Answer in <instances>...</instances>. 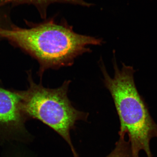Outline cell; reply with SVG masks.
<instances>
[{"label":"cell","instance_id":"6da1fadb","mask_svg":"<svg viewBox=\"0 0 157 157\" xmlns=\"http://www.w3.org/2000/svg\"><path fill=\"white\" fill-rule=\"evenodd\" d=\"M0 37L30 53L41 65V72L70 67L75 59L91 52L89 45H101L102 39L75 33L66 21L53 19L30 29L0 28Z\"/></svg>","mask_w":157,"mask_h":157},{"label":"cell","instance_id":"7a4b0ae2","mask_svg":"<svg viewBox=\"0 0 157 157\" xmlns=\"http://www.w3.org/2000/svg\"><path fill=\"white\" fill-rule=\"evenodd\" d=\"M104 86L110 93L121 122L119 132L126 133L131 145L132 157H140L143 151L153 157L150 142L157 138V124L135 84L132 66L123 63L118 67L115 56L113 59L114 74L109 76L102 59L99 62Z\"/></svg>","mask_w":157,"mask_h":157},{"label":"cell","instance_id":"3957f363","mask_svg":"<svg viewBox=\"0 0 157 157\" xmlns=\"http://www.w3.org/2000/svg\"><path fill=\"white\" fill-rule=\"evenodd\" d=\"M70 82L66 80L55 89L32 83L28 91L20 94L21 106L26 115L41 121L60 135L73 153L76 151L70 132L76 122L86 121L88 113L73 107L68 96Z\"/></svg>","mask_w":157,"mask_h":157},{"label":"cell","instance_id":"277c9868","mask_svg":"<svg viewBox=\"0 0 157 157\" xmlns=\"http://www.w3.org/2000/svg\"><path fill=\"white\" fill-rule=\"evenodd\" d=\"M20 95L0 88V144L28 140Z\"/></svg>","mask_w":157,"mask_h":157},{"label":"cell","instance_id":"5b68a950","mask_svg":"<svg viewBox=\"0 0 157 157\" xmlns=\"http://www.w3.org/2000/svg\"><path fill=\"white\" fill-rule=\"evenodd\" d=\"M9 2L29 3L34 4L39 9L43 17H46V10L48 6L54 3H65L86 7L92 6L91 4L87 2L85 0H1V4Z\"/></svg>","mask_w":157,"mask_h":157},{"label":"cell","instance_id":"8992f818","mask_svg":"<svg viewBox=\"0 0 157 157\" xmlns=\"http://www.w3.org/2000/svg\"><path fill=\"white\" fill-rule=\"evenodd\" d=\"M119 138L113 151L106 157H132L131 145L128 140L125 139V135L124 132H119ZM73 157H79L76 152L73 153Z\"/></svg>","mask_w":157,"mask_h":157},{"label":"cell","instance_id":"52a82bcc","mask_svg":"<svg viewBox=\"0 0 157 157\" xmlns=\"http://www.w3.org/2000/svg\"><path fill=\"white\" fill-rule=\"evenodd\" d=\"M4 157H29L28 153L27 152L25 151L24 150L20 149V150L16 149V150H14L11 153H9L8 154H6Z\"/></svg>","mask_w":157,"mask_h":157}]
</instances>
